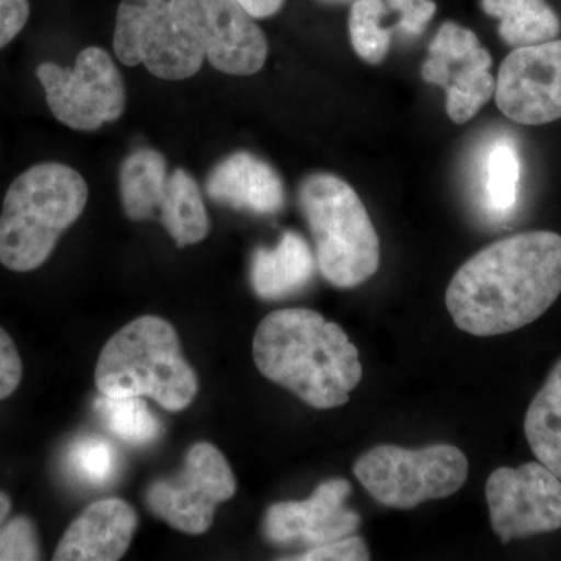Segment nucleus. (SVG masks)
Segmentation results:
<instances>
[{
    "instance_id": "obj_3",
    "label": "nucleus",
    "mask_w": 561,
    "mask_h": 561,
    "mask_svg": "<svg viewBox=\"0 0 561 561\" xmlns=\"http://www.w3.org/2000/svg\"><path fill=\"white\" fill-rule=\"evenodd\" d=\"M88 184L61 162L32 165L11 183L0 214V264L39 268L87 208Z\"/></svg>"
},
{
    "instance_id": "obj_10",
    "label": "nucleus",
    "mask_w": 561,
    "mask_h": 561,
    "mask_svg": "<svg viewBox=\"0 0 561 561\" xmlns=\"http://www.w3.org/2000/svg\"><path fill=\"white\" fill-rule=\"evenodd\" d=\"M485 496L491 527L502 542L561 529V479L540 461L497 468Z\"/></svg>"
},
{
    "instance_id": "obj_14",
    "label": "nucleus",
    "mask_w": 561,
    "mask_h": 561,
    "mask_svg": "<svg viewBox=\"0 0 561 561\" xmlns=\"http://www.w3.org/2000/svg\"><path fill=\"white\" fill-rule=\"evenodd\" d=\"M351 483L345 479L321 482L305 501L276 502L265 512L262 530L273 545H328L350 537L360 516L346 507Z\"/></svg>"
},
{
    "instance_id": "obj_7",
    "label": "nucleus",
    "mask_w": 561,
    "mask_h": 561,
    "mask_svg": "<svg viewBox=\"0 0 561 561\" xmlns=\"http://www.w3.org/2000/svg\"><path fill=\"white\" fill-rule=\"evenodd\" d=\"M354 476L379 504L411 511L421 502L445 500L465 485L467 456L453 445L404 449L381 445L362 454Z\"/></svg>"
},
{
    "instance_id": "obj_15",
    "label": "nucleus",
    "mask_w": 561,
    "mask_h": 561,
    "mask_svg": "<svg viewBox=\"0 0 561 561\" xmlns=\"http://www.w3.org/2000/svg\"><path fill=\"white\" fill-rule=\"evenodd\" d=\"M138 516L116 497L94 502L81 512L54 553L57 561H116L130 548Z\"/></svg>"
},
{
    "instance_id": "obj_28",
    "label": "nucleus",
    "mask_w": 561,
    "mask_h": 561,
    "mask_svg": "<svg viewBox=\"0 0 561 561\" xmlns=\"http://www.w3.org/2000/svg\"><path fill=\"white\" fill-rule=\"evenodd\" d=\"M295 560L301 561H367L370 560L367 542L359 537H346L328 545L316 546Z\"/></svg>"
},
{
    "instance_id": "obj_26",
    "label": "nucleus",
    "mask_w": 561,
    "mask_h": 561,
    "mask_svg": "<svg viewBox=\"0 0 561 561\" xmlns=\"http://www.w3.org/2000/svg\"><path fill=\"white\" fill-rule=\"evenodd\" d=\"M39 559L38 535L31 519L20 516L0 530V561Z\"/></svg>"
},
{
    "instance_id": "obj_22",
    "label": "nucleus",
    "mask_w": 561,
    "mask_h": 561,
    "mask_svg": "<svg viewBox=\"0 0 561 561\" xmlns=\"http://www.w3.org/2000/svg\"><path fill=\"white\" fill-rule=\"evenodd\" d=\"M105 426L128 445H149L160 438L162 426L140 397H108L95 401Z\"/></svg>"
},
{
    "instance_id": "obj_8",
    "label": "nucleus",
    "mask_w": 561,
    "mask_h": 561,
    "mask_svg": "<svg viewBox=\"0 0 561 561\" xmlns=\"http://www.w3.org/2000/svg\"><path fill=\"white\" fill-rule=\"evenodd\" d=\"M36 77L55 119L72 130L95 131L124 114V79L101 47L81 50L72 69L41 62Z\"/></svg>"
},
{
    "instance_id": "obj_13",
    "label": "nucleus",
    "mask_w": 561,
    "mask_h": 561,
    "mask_svg": "<svg viewBox=\"0 0 561 561\" xmlns=\"http://www.w3.org/2000/svg\"><path fill=\"white\" fill-rule=\"evenodd\" d=\"M201 33L206 60L230 76L260 72L267 61L264 32L238 0H180Z\"/></svg>"
},
{
    "instance_id": "obj_11",
    "label": "nucleus",
    "mask_w": 561,
    "mask_h": 561,
    "mask_svg": "<svg viewBox=\"0 0 561 561\" xmlns=\"http://www.w3.org/2000/svg\"><path fill=\"white\" fill-rule=\"evenodd\" d=\"M490 51L470 28L445 22L430 44L421 76L446 92V113L456 124H467L489 103L496 90Z\"/></svg>"
},
{
    "instance_id": "obj_5",
    "label": "nucleus",
    "mask_w": 561,
    "mask_h": 561,
    "mask_svg": "<svg viewBox=\"0 0 561 561\" xmlns=\"http://www.w3.org/2000/svg\"><path fill=\"white\" fill-rule=\"evenodd\" d=\"M316 242L321 275L337 289H354L379 268L378 232L357 192L332 173H312L298 191Z\"/></svg>"
},
{
    "instance_id": "obj_25",
    "label": "nucleus",
    "mask_w": 561,
    "mask_h": 561,
    "mask_svg": "<svg viewBox=\"0 0 561 561\" xmlns=\"http://www.w3.org/2000/svg\"><path fill=\"white\" fill-rule=\"evenodd\" d=\"M70 471L88 485H106L116 476L119 457L116 448L102 437H83L70 446Z\"/></svg>"
},
{
    "instance_id": "obj_33",
    "label": "nucleus",
    "mask_w": 561,
    "mask_h": 561,
    "mask_svg": "<svg viewBox=\"0 0 561 561\" xmlns=\"http://www.w3.org/2000/svg\"><path fill=\"white\" fill-rule=\"evenodd\" d=\"M327 2H346V0H327Z\"/></svg>"
},
{
    "instance_id": "obj_16",
    "label": "nucleus",
    "mask_w": 561,
    "mask_h": 561,
    "mask_svg": "<svg viewBox=\"0 0 561 561\" xmlns=\"http://www.w3.org/2000/svg\"><path fill=\"white\" fill-rule=\"evenodd\" d=\"M210 201L257 216H273L284 208L286 192L278 172L249 151L221 160L206 179Z\"/></svg>"
},
{
    "instance_id": "obj_21",
    "label": "nucleus",
    "mask_w": 561,
    "mask_h": 561,
    "mask_svg": "<svg viewBox=\"0 0 561 561\" xmlns=\"http://www.w3.org/2000/svg\"><path fill=\"white\" fill-rule=\"evenodd\" d=\"M524 434L537 460L561 479V359L531 400Z\"/></svg>"
},
{
    "instance_id": "obj_2",
    "label": "nucleus",
    "mask_w": 561,
    "mask_h": 561,
    "mask_svg": "<svg viewBox=\"0 0 561 561\" xmlns=\"http://www.w3.org/2000/svg\"><path fill=\"white\" fill-rule=\"evenodd\" d=\"M253 359L262 376L320 411L346 404L364 375L346 332L312 309L268 313L254 334Z\"/></svg>"
},
{
    "instance_id": "obj_23",
    "label": "nucleus",
    "mask_w": 561,
    "mask_h": 561,
    "mask_svg": "<svg viewBox=\"0 0 561 561\" xmlns=\"http://www.w3.org/2000/svg\"><path fill=\"white\" fill-rule=\"evenodd\" d=\"M386 11L383 0H356L351 7V44L362 60L370 65H379L389 54L393 33L383 25Z\"/></svg>"
},
{
    "instance_id": "obj_18",
    "label": "nucleus",
    "mask_w": 561,
    "mask_h": 561,
    "mask_svg": "<svg viewBox=\"0 0 561 561\" xmlns=\"http://www.w3.org/2000/svg\"><path fill=\"white\" fill-rule=\"evenodd\" d=\"M168 180L164 154L149 147L131 151L122 162L119 172L122 208L128 219H157Z\"/></svg>"
},
{
    "instance_id": "obj_32",
    "label": "nucleus",
    "mask_w": 561,
    "mask_h": 561,
    "mask_svg": "<svg viewBox=\"0 0 561 561\" xmlns=\"http://www.w3.org/2000/svg\"><path fill=\"white\" fill-rule=\"evenodd\" d=\"M11 507L10 497L7 494L0 493V526H2L3 519L9 515Z\"/></svg>"
},
{
    "instance_id": "obj_20",
    "label": "nucleus",
    "mask_w": 561,
    "mask_h": 561,
    "mask_svg": "<svg viewBox=\"0 0 561 561\" xmlns=\"http://www.w3.org/2000/svg\"><path fill=\"white\" fill-rule=\"evenodd\" d=\"M482 10L500 21L501 39L512 49L559 38L561 21L546 0H481Z\"/></svg>"
},
{
    "instance_id": "obj_27",
    "label": "nucleus",
    "mask_w": 561,
    "mask_h": 561,
    "mask_svg": "<svg viewBox=\"0 0 561 561\" xmlns=\"http://www.w3.org/2000/svg\"><path fill=\"white\" fill-rule=\"evenodd\" d=\"M386 3L400 16V32L409 36H420L426 31L437 11L434 0H386Z\"/></svg>"
},
{
    "instance_id": "obj_29",
    "label": "nucleus",
    "mask_w": 561,
    "mask_h": 561,
    "mask_svg": "<svg viewBox=\"0 0 561 561\" xmlns=\"http://www.w3.org/2000/svg\"><path fill=\"white\" fill-rule=\"evenodd\" d=\"M22 362L13 339L0 328V400L9 398L20 386Z\"/></svg>"
},
{
    "instance_id": "obj_30",
    "label": "nucleus",
    "mask_w": 561,
    "mask_h": 561,
    "mask_svg": "<svg viewBox=\"0 0 561 561\" xmlns=\"http://www.w3.org/2000/svg\"><path fill=\"white\" fill-rule=\"evenodd\" d=\"M31 16L28 0H0V49L16 38Z\"/></svg>"
},
{
    "instance_id": "obj_24",
    "label": "nucleus",
    "mask_w": 561,
    "mask_h": 561,
    "mask_svg": "<svg viewBox=\"0 0 561 561\" xmlns=\"http://www.w3.org/2000/svg\"><path fill=\"white\" fill-rule=\"evenodd\" d=\"M522 164L511 142L494 144L485 161L483 190L489 208L496 214H508L518 201Z\"/></svg>"
},
{
    "instance_id": "obj_19",
    "label": "nucleus",
    "mask_w": 561,
    "mask_h": 561,
    "mask_svg": "<svg viewBox=\"0 0 561 561\" xmlns=\"http://www.w3.org/2000/svg\"><path fill=\"white\" fill-rule=\"evenodd\" d=\"M157 219L180 249L195 245L209 234L208 210L201 187L190 172L175 169L169 173Z\"/></svg>"
},
{
    "instance_id": "obj_9",
    "label": "nucleus",
    "mask_w": 561,
    "mask_h": 561,
    "mask_svg": "<svg viewBox=\"0 0 561 561\" xmlns=\"http://www.w3.org/2000/svg\"><path fill=\"white\" fill-rule=\"evenodd\" d=\"M234 493L236 478L224 454L209 443H197L179 476L151 483L146 502L173 529L201 535L213 526L217 505Z\"/></svg>"
},
{
    "instance_id": "obj_17",
    "label": "nucleus",
    "mask_w": 561,
    "mask_h": 561,
    "mask_svg": "<svg viewBox=\"0 0 561 561\" xmlns=\"http://www.w3.org/2000/svg\"><path fill=\"white\" fill-rule=\"evenodd\" d=\"M316 260L309 243L295 231L284 232L275 249H257L251 257L250 280L262 300H284L311 283Z\"/></svg>"
},
{
    "instance_id": "obj_31",
    "label": "nucleus",
    "mask_w": 561,
    "mask_h": 561,
    "mask_svg": "<svg viewBox=\"0 0 561 561\" xmlns=\"http://www.w3.org/2000/svg\"><path fill=\"white\" fill-rule=\"evenodd\" d=\"M238 2L253 20H265V18L275 16L283 9L286 0H238Z\"/></svg>"
},
{
    "instance_id": "obj_12",
    "label": "nucleus",
    "mask_w": 561,
    "mask_h": 561,
    "mask_svg": "<svg viewBox=\"0 0 561 561\" xmlns=\"http://www.w3.org/2000/svg\"><path fill=\"white\" fill-rule=\"evenodd\" d=\"M494 98L516 124L561 119V39L513 49L502 61Z\"/></svg>"
},
{
    "instance_id": "obj_1",
    "label": "nucleus",
    "mask_w": 561,
    "mask_h": 561,
    "mask_svg": "<svg viewBox=\"0 0 561 561\" xmlns=\"http://www.w3.org/2000/svg\"><path fill=\"white\" fill-rule=\"evenodd\" d=\"M560 294L561 236L530 231L465 262L446 290V308L459 330L491 337L540 319Z\"/></svg>"
},
{
    "instance_id": "obj_4",
    "label": "nucleus",
    "mask_w": 561,
    "mask_h": 561,
    "mask_svg": "<svg viewBox=\"0 0 561 561\" xmlns=\"http://www.w3.org/2000/svg\"><path fill=\"white\" fill-rule=\"evenodd\" d=\"M95 387L108 397H149L165 411L180 412L194 401L198 379L181 353L175 328L161 317L144 316L103 346Z\"/></svg>"
},
{
    "instance_id": "obj_6",
    "label": "nucleus",
    "mask_w": 561,
    "mask_h": 561,
    "mask_svg": "<svg viewBox=\"0 0 561 561\" xmlns=\"http://www.w3.org/2000/svg\"><path fill=\"white\" fill-rule=\"evenodd\" d=\"M114 54L162 80H186L206 60L201 33L180 0H122L114 28Z\"/></svg>"
}]
</instances>
